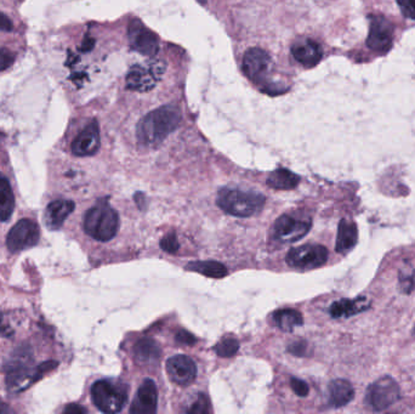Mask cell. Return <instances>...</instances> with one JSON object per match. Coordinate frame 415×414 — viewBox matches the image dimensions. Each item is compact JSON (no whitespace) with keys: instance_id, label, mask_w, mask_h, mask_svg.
<instances>
[{"instance_id":"6da1fadb","label":"cell","mask_w":415,"mask_h":414,"mask_svg":"<svg viewBox=\"0 0 415 414\" xmlns=\"http://www.w3.org/2000/svg\"><path fill=\"white\" fill-rule=\"evenodd\" d=\"M182 118V113L176 105H166L150 112L138 123L136 129L138 144L152 147L161 144L166 138L176 131Z\"/></svg>"},{"instance_id":"7a4b0ae2","label":"cell","mask_w":415,"mask_h":414,"mask_svg":"<svg viewBox=\"0 0 415 414\" xmlns=\"http://www.w3.org/2000/svg\"><path fill=\"white\" fill-rule=\"evenodd\" d=\"M265 202L266 198L260 193L237 188H221L217 197V205L225 213L238 218H249L258 214Z\"/></svg>"},{"instance_id":"3957f363","label":"cell","mask_w":415,"mask_h":414,"mask_svg":"<svg viewBox=\"0 0 415 414\" xmlns=\"http://www.w3.org/2000/svg\"><path fill=\"white\" fill-rule=\"evenodd\" d=\"M83 226L84 231L90 237L100 242H108L118 232L119 216L111 205L101 202L88 210Z\"/></svg>"},{"instance_id":"277c9868","label":"cell","mask_w":415,"mask_h":414,"mask_svg":"<svg viewBox=\"0 0 415 414\" xmlns=\"http://www.w3.org/2000/svg\"><path fill=\"white\" fill-rule=\"evenodd\" d=\"M94 405L103 413H119L128 402V389L124 384L102 379L92 387Z\"/></svg>"},{"instance_id":"5b68a950","label":"cell","mask_w":415,"mask_h":414,"mask_svg":"<svg viewBox=\"0 0 415 414\" xmlns=\"http://www.w3.org/2000/svg\"><path fill=\"white\" fill-rule=\"evenodd\" d=\"M59 366L56 361H46L32 368L29 364L22 367L11 368L6 373V389L10 394H19L41 380L44 376Z\"/></svg>"},{"instance_id":"8992f818","label":"cell","mask_w":415,"mask_h":414,"mask_svg":"<svg viewBox=\"0 0 415 414\" xmlns=\"http://www.w3.org/2000/svg\"><path fill=\"white\" fill-rule=\"evenodd\" d=\"M401 397L400 387L391 377H383L374 382L365 392V404L373 411L386 410Z\"/></svg>"},{"instance_id":"52a82bcc","label":"cell","mask_w":415,"mask_h":414,"mask_svg":"<svg viewBox=\"0 0 415 414\" xmlns=\"http://www.w3.org/2000/svg\"><path fill=\"white\" fill-rule=\"evenodd\" d=\"M166 71L163 62H148L145 65H135L126 75V88L145 93L157 85Z\"/></svg>"},{"instance_id":"ba28073f","label":"cell","mask_w":415,"mask_h":414,"mask_svg":"<svg viewBox=\"0 0 415 414\" xmlns=\"http://www.w3.org/2000/svg\"><path fill=\"white\" fill-rule=\"evenodd\" d=\"M311 226L312 221L310 218H299L291 214L282 215L273 225L272 237L277 242H298L309 233Z\"/></svg>"},{"instance_id":"9c48e42d","label":"cell","mask_w":415,"mask_h":414,"mask_svg":"<svg viewBox=\"0 0 415 414\" xmlns=\"http://www.w3.org/2000/svg\"><path fill=\"white\" fill-rule=\"evenodd\" d=\"M41 230L36 221L31 219L20 220L6 236V247L11 253L26 251L37 246Z\"/></svg>"},{"instance_id":"30bf717a","label":"cell","mask_w":415,"mask_h":414,"mask_svg":"<svg viewBox=\"0 0 415 414\" xmlns=\"http://www.w3.org/2000/svg\"><path fill=\"white\" fill-rule=\"evenodd\" d=\"M328 260L327 248L319 244H305L293 248L288 256L286 263L296 269H317L324 265Z\"/></svg>"},{"instance_id":"8fae6325","label":"cell","mask_w":415,"mask_h":414,"mask_svg":"<svg viewBox=\"0 0 415 414\" xmlns=\"http://www.w3.org/2000/svg\"><path fill=\"white\" fill-rule=\"evenodd\" d=\"M128 37H129L130 47L134 52L148 57L157 55L159 50V39L156 36V33L145 27L141 21L133 20L130 22Z\"/></svg>"},{"instance_id":"7c38bea8","label":"cell","mask_w":415,"mask_h":414,"mask_svg":"<svg viewBox=\"0 0 415 414\" xmlns=\"http://www.w3.org/2000/svg\"><path fill=\"white\" fill-rule=\"evenodd\" d=\"M166 372L171 382L180 387H189L197 377V367L194 360L186 355H176L166 361Z\"/></svg>"},{"instance_id":"4fadbf2b","label":"cell","mask_w":415,"mask_h":414,"mask_svg":"<svg viewBox=\"0 0 415 414\" xmlns=\"http://www.w3.org/2000/svg\"><path fill=\"white\" fill-rule=\"evenodd\" d=\"M392 34L393 28L388 20L383 16H373L370 19L367 45L374 52H388L392 47Z\"/></svg>"},{"instance_id":"5bb4252c","label":"cell","mask_w":415,"mask_h":414,"mask_svg":"<svg viewBox=\"0 0 415 414\" xmlns=\"http://www.w3.org/2000/svg\"><path fill=\"white\" fill-rule=\"evenodd\" d=\"M100 149V129L97 121H90L72 142V152L77 157L94 156Z\"/></svg>"},{"instance_id":"9a60e30c","label":"cell","mask_w":415,"mask_h":414,"mask_svg":"<svg viewBox=\"0 0 415 414\" xmlns=\"http://www.w3.org/2000/svg\"><path fill=\"white\" fill-rule=\"evenodd\" d=\"M158 392L156 383L151 379L143 380L138 387L133 404L130 406V413L153 414L157 411Z\"/></svg>"},{"instance_id":"2e32d148","label":"cell","mask_w":415,"mask_h":414,"mask_svg":"<svg viewBox=\"0 0 415 414\" xmlns=\"http://www.w3.org/2000/svg\"><path fill=\"white\" fill-rule=\"evenodd\" d=\"M270 62H271L270 55L265 50L260 47L250 49L245 52V61H243L245 75L255 83H260L268 75Z\"/></svg>"},{"instance_id":"e0dca14e","label":"cell","mask_w":415,"mask_h":414,"mask_svg":"<svg viewBox=\"0 0 415 414\" xmlns=\"http://www.w3.org/2000/svg\"><path fill=\"white\" fill-rule=\"evenodd\" d=\"M74 208L75 205L73 200H57L51 202L50 205L46 207L44 213V223L46 228L51 231L60 230L65 223V220L73 213Z\"/></svg>"},{"instance_id":"ac0fdd59","label":"cell","mask_w":415,"mask_h":414,"mask_svg":"<svg viewBox=\"0 0 415 414\" xmlns=\"http://www.w3.org/2000/svg\"><path fill=\"white\" fill-rule=\"evenodd\" d=\"M291 55L294 56V59L299 64L307 68H311L317 65L322 59V47H319V44L314 40L305 39V40H299L291 47Z\"/></svg>"},{"instance_id":"d6986e66","label":"cell","mask_w":415,"mask_h":414,"mask_svg":"<svg viewBox=\"0 0 415 414\" xmlns=\"http://www.w3.org/2000/svg\"><path fill=\"white\" fill-rule=\"evenodd\" d=\"M329 400L328 404L333 408H340L344 406L350 404L354 400L355 390L351 385L350 382L344 380V379H335L329 384Z\"/></svg>"},{"instance_id":"ffe728a7","label":"cell","mask_w":415,"mask_h":414,"mask_svg":"<svg viewBox=\"0 0 415 414\" xmlns=\"http://www.w3.org/2000/svg\"><path fill=\"white\" fill-rule=\"evenodd\" d=\"M370 302L367 297H360L354 300H339L330 306V316L333 318H346L368 310Z\"/></svg>"},{"instance_id":"44dd1931","label":"cell","mask_w":415,"mask_h":414,"mask_svg":"<svg viewBox=\"0 0 415 414\" xmlns=\"http://www.w3.org/2000/svg\"><path fill=\"white\" fill-rule=\"evenodd\" d=\"M358 239V230L352 220L342 219L337 228V253L346 254L355 247Z\"/></svg>"},{"instance_id":"7402d4cb","label":"cell","mask_w":415,"mask_h":414,"mask_svg":"<svg viewBox=\"0 0 415 414\" xmlns=\"http://www.w3.org/2000/svg\"><path fill=\"white\" fill-rule=\"evenodd\" d=\"M135 359L143 364H156L161 360V345L152 338H143L134 346Z\"/></svg>"},{"instance_id":"603a6c76","label":"cell","mask_w":415,"mask_h":414,"mask_svg":"<svg viewBox=\"0 0 415 414\" xmlns=\"http://www.w3.org/2000/svg\"><path fill=\"white\" fill-rule=\"evenodd\" d=\"M15 209V195L8 177L0 172V221H8Z\"/></svg>"},{"instance_id":"cb8c5ba5","label":"cell","mask_w":415,"mask_h":414,"mask_svg":"<svg viewBox=\"0 0 415 414\" xmlns=\"http://www.w3.org/2000/svg\"><path fill=\"white\" fill-rule=\"evenodd\" d=\"M300 177L288 169H277L270 174L268 185L275 190H293L299 185Z\"/></svg>"},{"instance_id":"d4e9b609","label":"cell","mask_w":415,"mask_h":414,"mask_svg":"<svg viewBox=\"0 0 415 414\" xmlns=\"http://www.w3.org/2000/svg\"><path fill=\"white\" fill-rule=\"evenodd\" d=\"M186 270L194 271L212 279H222L228 274L226 266L217 261H194L186 265Z\"/></svg>"},{"instance_id":"484cf974","label":"cell","mask_w":415,"mask_h":414,"mask_svg":"<svg viewBox=\"0 0 415 414\" xmlns=\"http://www.w3.org/2000/svg\"><path fill=\"white\" fill-rule=\"evenodd\" d=\"M273 321L277 327L284 332L294 331V328L304 323L303 315L294 309H282L273 313Z\"/></svg>"},{"instance_id":"4316f807","label":"cell","mask_w":415,"mask_h":414,"mask_svg":"<svg viewBox=\"0 0 415 414\" xmlns=\"http://www.w3.org/2000/svg\"><path fill=\"white\" fill-rule=\"evenodd\" d=\"M240 350V341L235 338H225L220 343H217L214 351L220 357H232Z\"/></svg>"},{"instance_id":"83f0119b","label":"cell","mask_w":415,"mask_h":414,"mask_svg":"<svg viewBox=\"0 0 415 414\" xmlns=\"http://www.w3.org/2000/svg\"><path fill=\"white\" fill-rule=\"evenodd\" d=\"M212 412L210 408V402L209 399L204 394H201L198 399L194 401L192 406L186 410V413L189 414H207Z\"/></svg>"},{"instance_id":"f1b7e54d","label":"cell","mask_w":415,"mask_h":414,"mask_svg":"<svg viewBox=\"0 0 415 414\" xmlns=\"http://www.w3.org/2000/svg\"><path fill=\"white\" fill-rule=\"evenodd\" d=\"M161 247L163 251L169 253V254H175L179 251L180 243L177 241V237L174 232L166 233L161 242Z\"/></svg>"},{"instance_id":"f546056e","label":"cell","mask_w":415,"mask_h":414,"mask_svg":"<svg viewBox=\"0 0 415 414\" xmlns=\"http://www.w3.org/2000/svg\"><path fill=\"white\" fill-rule=\"evenodd\" d=\"M15 62L14 52L6 49V47H0V71L8 70Z\"/></svg>"},{"instance_id":"4dcf8cb0","label":"cell","mask_w":415,"mask_h":414,"mask_svg":"<svg viewBox=\"0 0 415 414\" xmlns=\"http://www.w3.org/2000/svg\"><path fill=\"white\" fill-rule=\"evenodd\" d=\"M397 4L407 19L415 20V0H397Z\"/></svg>"},{"instance_id":"1f68e13d","label":"cell","mask_w":415,"mask_h":414,"mask_svg":"<svg viewBox=\"0 0 415 414\" xmlns=\"http://www.w3.org/2000/svg\"><path fill=\"white\" fill-rule=\"evenodd\" d=\"M291 389L296 392V395L300 397H305L309 395L310 387L304 380L298 379V378H291Z\"/></svg>"},{"instance_id":"d6a6232c","label":"cell","mask_w":415,"mask_h":414,"mask_svg":"<svg viewBox=\"0 0 415 414\" xmlns=\"http://www.w3.org/2000/svg\"><path fill=\"white\" fill-rule=\"evenodd\" d=\"M176 341H179L181 344L192 345L197 341L194 335L186 331H180L176 334Z\"/></svg>"},{"instance_id":"836d02e7","label":"cell","mask_w":415,"mask_h":414,"mask_svg":"<svg viewBox=\"0 0 415 414\" xmlns=\"http://www.w3.org/2000/svg\"><path fill=\"white\" fill-rule=\"evenodd\" d=\"M13 29H14V24L11 22V20L0 11V31L11 32Z\"/></svg>"},{"instance_id":"e575fe53","label":"cell","mask_w":415,"mask_h":414,"mask_svg":"<svg viewBox=\"0 0 415 414\" xmlns=\"http://www.w3.org/2000/svg\"><path fill=\"white\" fill-rule=\"evenodd\" d=\"M65 414H85L87 410L79 405H69L64 410Z\"/></svg>"},{"instance_id":"d590c367","label":"cell","mask_w":415,"mask_h":414,"mask_svg":"<svg viewBox=\"0 0 415 414\" xmlns=\"http://www.w3.org/2000/svg\"><path fill=\"white\" fill-rule=\"evenodd\" d=\"M95 45V40L92 39V38H88V39H85L83 43V45H82V50L83 52H90L92 47Z\"/></svg>"},{"instance_id":"8d00e7d4","label":"cell","mask_w":415,"mask_h":414,"mask_svg":"<svg viewBox=\"0 0 415 414\" xmlns=\"http://www.w3.org/2000/svg\"><path fill=\"white\" fill-rule=\"evenodd\" d=\"M10 412H13V410L10 408L9 406L4 404V402H1L0 401V414L1 413H10Z\"/></svg>"},{"instance_id":"74e56055","label":"cell","mask_w":415,"mask_h":414,"mask_svg":"<svg viewBox=\"0 0 415 414\" xmlns=\"http://www.w3.org/2000/svg\"><path fill=\"white\" fill-rule=\"evenodd\" d=\"M199 1H201V3H204V1H205V0H199Z\"/></svg>"}]
</instances>
